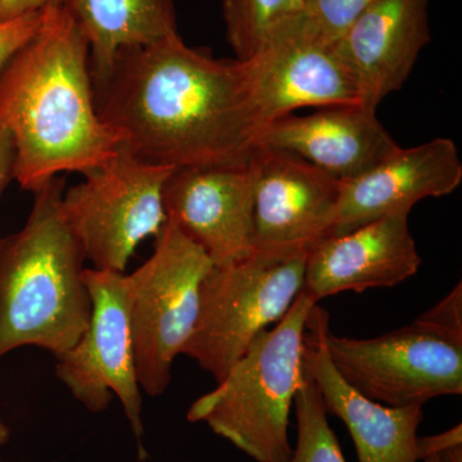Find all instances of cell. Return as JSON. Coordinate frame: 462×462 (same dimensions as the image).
Listing matches in <instances>:
<instances>
[{
	"label": "cell",
	"mask_w": 462,
	"mask_h": 462,
	"mask_svg": "<svg viewBox=\"0 0 462 462\" xmlns=\"http://www.w3.org/2000/svg\"><path fill=\"white\" fill-rule=\"evenodd\" d=\"M91 83L99 117L145 162L239 166L256 151L261 126L245 65L193 50L179 32L121 50Z\"/></svg>",
	"instance_id": "cell-1"
},
{
	"label": "cell",
	"mask_w": 462,
	"mask_h": 462,
	"mask_svg": "<svg viewBox=\"0 0 462 462\" xmlns=\"http://www.w3.org/2000/svg\"><path fill=\"white\" fill-rule=\"evenodd\" d=\"M0 127L14 139V180L32 193L121 148L97 112L89 45L63 5L42 12L38 32L0 71Z\"/></svg>",
	"instance_id": "cell-2"
},
{
	"label": "cell",
	"mask_w": 462,
	"mask_h": 462,
	"mask_svg": "<svg viewBox=\"0 0 462 462\" xmlns=\"http://www.w3.org/2000/svg\"><path fill=\"white\" fill-rule=\"evenodd\" d=\"M65 180L36 191L25 226L0 239V358L35 346L60 356L87 329L83 249L62 212Z\"/></svg>",
	"instance_id": "cell-3"
},
{
	"label": "cell",
	"mask_w": 462,
	"mask_h": 462,
	"mask_svg": "<svg viewBox=\"0 0 462 462\" xmlns=\"http://www.w3.org/2000/svg\"><path fill=\"white\" fill-rule=\"evenodd\" d=\"M316 302L300 291L287 314L263 330L214 391L199 398L188 420L206 422L257 462H288L289 415L303 382L307 319Z\"/></svg>",
	"instance_id": "cell-4"
},
{
	"label": "cell",
	"mask_w": 462,
	"mask_h": 462,
	"mask_svg": "<svg viewBox=\"0 0 462 462\" xmlns=\"http://www.w3.org/2000/svg\"><path fill=\"white\" fill-rule=\"evenodd\" d=\"M212 267L206 252L166 218L153 254L126 275L136 378L149 396L169 388L173 361L196 327L200 284Z\"/></svg>",
	"instance_id": "cell-5"
},
{
	"label": "cell",
	"mask_w": 462,
	"mask_h": 462,
	"mask_svg": "<svg viewBox=\"0 0 462 462\" xmlns=\"http://www.w3.org/2000/svg\"><path fill=\"white\" fill-rule=\"evenodd\" d=\"M173 167L118 149L65 190L62 212L93 269L124 273L139 245L166 224L163 188Z\"/></svg>",
	"instance_id": "cell-6"
},
{
	"label": "cell",
	"mask_w": 462,
	"mask_h": 462,
	"mask_svg": "<svg viewBox=\"0 0 462 462\" xmlns=\"http://www.w3.org/2000/svg\"><path fill=\"white\" fill-rule=\"evenodd\" d=\"M306 257L267 263L251 256L212 267L200 284L196 327L182 355L220 383L254 340L293 305L303 288Z\"/></svg>",
	"instance_id": "cell-7"
},
{
	"label": "cell",
	"mask_w": 462,
	"mask_h": 462,
	"mask_svg": "<svg viewBox=\"0 0 462 462\" xmlns=\"http://www.w3.org/2000/svg\"><path fill=\"white\" fill-rule=\"evenodd\" d=\"M325 346L339 375L385 406H422L436 397L462 393V338L420 316L370 339L339 337L328 329Z\"/></svg>",
	"instance_id": "cell-8"
},
{
	"label": "cell",
	"mask_w": 462,
	"mask_h": 462,
	"mask_svg": "<svg viewBox=\"0 0 462 462\" xmlns=\"http://www.w3.org/2000/svg\"><path fill=\"white\" fill-rule=\"evenodd\" d=\"M84 282L91 303L89 322L78 342L57 356V376L91 412L105 411L116 394L141 439L142 388L134 360L126 275L85 267Z\"/></svg>",
	"instance_id": "cell-9"
},
{
	"label": "cell",
	"mask_w": 462,
	"mask_h": 462,
	"mask_svg": "<svg viewBox=\"0 0 462 462\" xmlns=\"http://www.w3.org/2000/svg\"><path fill=\"white\" fill-rule=\"evenodd\" d=\"M252 256L282 263L307 256L333 234L340 181L302 158L257 147Z\"/></svg>",
	"instance_id": "cell-10"
},
{
	"label": "cell",
	"mask_w": 462,
	"mask_h": 462,
	"mask_svg": "<svg viewBox=\"0 0 462 462\" xmlns=\"http://www.w3.org/2000/svg\"><path fill=\"white\" fill-rule=\"evenodd\" d=\"M243 65L261 132L298 108L363 107L357 83L336 45L316 38L300 16Z\"/></svg>",
	"instance_id": "cell-11"
},
{
	"label": "cell",
	"mask_w": 462,
	"mask_h": 462,
	"mask_svg": "<svg viewBox=\"0 0 462 462\" xmlns=\"http://www.w3.org/2000/svg\"><path fill=\"white\" fill-rule=\"evenodd\" d=\"M254 154L245 165L182 167L163 188L166 217L206 252L216 267L254 254Z\"/></svg>",
	"instance_id": "cell-12"
},
{
	"label": "cell",
	"mask_w": 462,
	"mask_h": 462,
	"mask_svg": "<svg viewBox=\"0 0 462 462\" xmlns=\"http://www.w3.org/2000/svg\"><path fill=\"white\" fill-rule=\"evenodd\" d=\"M410 211L394 209L316 245L306 257L303 293L318 303L342 291L392 288L415 275L421 257L410 231Z\"/></svg>",
	"instance_id": "cell-13"
},
{
	"label": "cell",
	"mask_w": 462,
	"mask_h": 462,
	"mask_svg": "<svg viewBox=\"0 0 462 462\" xmlns=\"http://www.w3.org/2000/svg\"><path fill=\"white\" fill-rule=\"evenodd\" d=\"M329 316L318 303L307 319L302 366L318 387L325 410L348 428L358 462H418L422 406L389 407L363 396L331 364L325 346Z\"/></svg>",
	"instance_id": "cell-14"
},
{
	"label": "cell",
	"mask_w": 462,
	"mask_h": 462,
	"mask_svg": "<svg viewBox=\"0 0 462 462\" xmlns=\"http://www.w3.org/2000/svg\"><path fill=\"white\" fill-rule=\"evenodd\" d=\"M430 42V0H375L334 45L354 75L363 107L376 111L409 80Z\"/></svg>",
	"instance_id": "cell-15"
},
{
	"label": "cell",
	"mask_w": 462,
	"mask_h": 462,
	"mask_svg": "<svg viewBox=\"0 0 462 462\" xmlns=\"http://www.w3.org/2000/svg\"><path fill=\"white\" fill-rule=\"evenodd\" d=\"M462 162L457 145L447 138L402 149L351 180L340 181L334 236H343L394 209L438 199L460 187Z\"/></svg>",
	"instance_id": "cell-16"
},
{
	"label": "cell",
	"mask_w": 462,
	"mask_h": 462,
	"mask_svg": "<svg viewBox=\"0 0 462 462\" xmlns=\"http://www.w3.org/2000/svg\"><path fill=\"white\" fill-rule=\"evenodd\" d=\"M257 147L302 158L339 181L364 175L401 149L376 111L361 106L284 116L263 127Z\"/></svg>",
	"instance_id": "cell-17"
},
{
	"label": "cell",
	"mask_w": 462,
	"mask_h": 462,
	"mask_svg": "<svg viewBox=\"0 0 462 462\" xmlns=\"http://www.w3.org/2000/svg\"><path fill=\"white\" fill-rule=\"evenodd\" d=\"M63 7L89 45L91 74L107 69L125 48L178 33L173 0H66Z\"/></svg>",
	"instance_id": "cell-18"
},
{
	"label": "cell",
	"mask_w": 462,
	"mask_h": 462,
	"mask_svg": "<svg viewBox=\"0 0 462 462\" xmlns=\"http://www.w3.org/2000/svg\"><path fill=\"white\" fill-rule=\"evenodd\" d=\"M303 0H224L227 42L236 60L245 62L270 38L302 14Z\"/></svg>",
	"instance_id": "cell-19"
},
{
	"label": "cell",
	"mask_w": 462,
	"mask_h": 462,
	"mask_svg": "<svg viewBox=\"0 0 462 462\" xmlns=\"http://www.w3.org/2000/svg\"><path fill=\"white\" fill-rule=\"evenodd\" d=\"M294 410L298 439L288 462H346L336 433L328 422L320 392L305 372L294 398Z\"/></svg>",
	"instance_id": "cell-20"
},
{
	"label": "cell",
	"mask_w": 462,
	"mask_h": 462,
	"mask_svg": "<svg viewBox=\"0 0 462 462\" xmlns=\"http://www.w3.org/2000/svg\"><path fill=\"white\" fill-rule=\"evenodd\" d=\"M374 2L375 0H303L300 20L316 38L334 44Z\"/></svg>",
	"instance_id": "cell-21"
},
{
	"label": "cell",
	"mask_w": 462,
	"mask_h": 462,
	"mask_svg": "<svg viewBox=\"0 0 462 462\" xmlns=\"http://www.w3.org/2000/svg\"><path fill=\"white\" fill-rule=\"evenodd\" d=\"M42 12L0 23V71L12 56L38 32L42 23Z\"/></svg>",
	"instance_id": "cell-22"
},
{
	"label": "cell",
	"mask_w": 462,
	"mask_h": 462,
	"mask_svg": "<svg viewBox=\"0 0 462 462\" xmlns=\"http://www.w3.org/2000/svg\"><path fill=\"white\" fill-rule=\"evenodd\" d=\"M420 318L436 327L437 329L462 338L461 282H458L440 302L420 315Z\"/></svg>",
	"instance_id": "cell-23"
},
{
	"label": "cell",
	"mask_w": 462,
	"mask_h": 462,
	"mask_svg": "<svg viewBox=\"0 0 462 462\" xmlns=\"http://www.w3.org/2000/svg\"><path fill=\"white\" fill-rule=\"evenodd\" d=\"M433 452L439 454L440 462H462V425L434 436L419 437V461Z\"/></svg>",
	"instance_id": "cell-24"
},
{
	"label": "cell",
	"mask_w": 462,
	"mask_h": 462,
	"mask_svg": "<svg viewBox=\"0 0 462 462\" xmlns=\"http://www.w3.org/2000/svg\"><path fill=\"white\" fill-rule=\"evenodd\" d=\"M66 0H0V23L65 5Z\"/></svg>",
	"instance_id": "cell-25"
},
{
	"label": "cell",
	"mask_w": 462,
	"mask_h": 462,
	"mask_svg": "<svg viewBox=\"0 0 462 462\" xmlns=\"http://www.w3.org/2000/svg\"><path fill=\"white\" fill-rule=\"evenodd\" d=\"M14 163H16V151H14V139L5 127H0V196L14 179Z\"/></svg>",
	"instance_id": "cell-26"
},
{
	"label": "cell",
	"mask_w": 462,
	"mask_h": 462,
	"mask_svg": "<svg viewBox=\"0 0 462 462\" xmlns=\"http://www.w3.org/2000/svg\"><path fill=\"white\" fill-rule=\"evenodd\" d=\"M9 434L11 433H9L7 425H5V422L2 420V418H0V446L8 442Z\"/></svg>",
	"instance_id": "cell-27"
},
{
	"label": "cell",
	"mask_w": 462,
	"mask_h": 462,
	"mask_svg": "<svg viewBox=\"0 0 462 462\" xmlns=\"http://www.w3.org/2000/svg\"><path fill=\"white\" fill-rule=\"evenodd\" d=\"M422 461H424V462H440V456H439V454H438V452H433V454L425 456V457L422 458Z\"/></svg>",
	"instance_id": "cell-28"
}]
</instances>
